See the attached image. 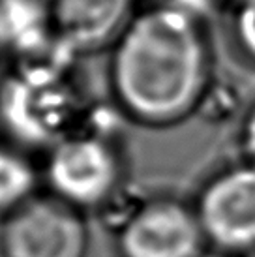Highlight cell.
<instances>
[{
  "label": "cell",
  "mask_w": 255,
  "mask_h": 257,
  "mask_svg": "<svg viewBox=\"0 0 255 257\" xmlns=\"http://www.w3.org/2000/svg\"><path fill=\"white\" fill-rule=\"evenodd\" d=\"M205 15L180 4L137 10L109 51V94L122 120L167 130L206 107L216 51Z\"/></svg>",
  "instance_id": "6da1fadb"
},
{
  "label": "cell",
  "mask_w": 255,
  "mask_h": 257,
  "mask_svg": "<svg viewBox=\"0 0 255 257\" xmlns=\"http://www.w3.org/2000/svg\"><path fill=\"white\" fill-rule=\"evenodd\" d=\"M73 64L60 51L19 60L0 86L4 139L43 154L88 120L94 107L75 81Z\"/></svg>",
  "instance_id": "7a4b0ae2"
},
{
  "label": "cell",
  "mask_w": 255,
  "mask_h": 257,
  "mask_svg": "<svg viewBox=\"0 0 255 257\" xmlns=\"http://www.w3.org/2000/svg\"><path fill=\"white\" fill-rule=\"evenodd\" d=\"M43 190L83 214L98 216L130 182L118 124L94 109L73 134L42 154Z\"/></svg>",
  "instance_id": "3957f363"
},
{
  "label": "cell",
  "mask_w": 255,
  "mask_h": 257,
  "mask_svg": "<svg viewBox=\"0 0 255 257\" xmlns=\"http://www.w3.org/2000/svg\"><path fill=\"white\" fill-rule=\"evenodd\" d=\"M210 253L255 257V165L236 158L216 167L191 197Z\"/></svg>",
  "instance_id": "277c9868"
},
{
  "label": "cell",
  "mask_w": 255,
  "mask_h": 257,
  "mask_svg": "<svg viewBox=\"0 0 255 257\" xmlns=\"http://www.w3.org/2000/svg\"><path fill=\"white\" fill-rule=\"evenodd\" d=\"M111 238L116 257L210 255L193 201L177 193H145Z\"/></svg>",
  "instance_id": "5b68a950"
},
{
  "label": "cell",
  "mask_w": 255,
  "mask_h": 257,
  "mask_svg": "<svg viewBox=\"0 0 255 257\" xmlns=\"http://www.w3.org/2000/svg\"><path fill=\"white\" fill-rule=\"evenodd\" d=\"M86 214L42 190L0 221V257H86Z\"/></svg>",
  "instance_id": "8992f818"
},
{
  "label": "cell",
  "mask_w": 255,
  "mask_h": 257,
  "mask_svg": "<svg viewBox=\"0 0 255 257\" xmlns=\"http://www.w3.org/2000/svg\"><path fill=\"white\" fill-rule=\"evenodd\" d=\"M135 14V0H49L55 45L73 60L111 51Z\"/></svg>",
  "instance_id": "52a82bcc"
},
{
  "label": "cell",
  "mask_w": 255,
  "mask_h": 257,
  "mask_svg": "<svg viewBox=\"0 0 255 257\" xmlns=\"http://www.w3.org/2000/svg\"><path fill=\"white\" fill-rule=\"evenodd\" d=\"M43 190L42 169L34 154L0 139V221Z\"/></svg>",
  "instance_id": "ba28073f"
},
{
  "label": "cell",
  "mask_w": 255,
  "mask_h": 257,
  "mask_svg": "<svg viewBox=\"0 0 255 257\" xmlns=\"http://www.w3.org/2000/svg\"><path fill=\"white\" fill-rule=\"evenodd\" d=\"M231 40L238 55L255 68V0L231 4Z\"/></svg>",
  "instance_id": "9c48e42d"
},
{
  "label": "cell",
  "mask_w": 255,
  "mask_h": 257,
  "mask_svg": "<svg viewBox=\"0 0 255 257\" xmlns=\"http://www.w3.org/2000/svg\"><path fill=\"white\" fill-rule=\"evenodd\" d=\"M236 149H238L240 160L255 165V101L240 116L238 134H236Z\"/></svg>",
  "instance_id": "30bf717a"
},
{
  "label": "cell",
  "mask_w": 255,
  "mask_h": 257,
  "mask_svg": "<svg viewBox=\"0 0 255 257\" xmlns=\"http://www.w3.org/2000/svg\"><path fill=\"white\" fill-rule=\"evenodd\" d=\"M150 4H180V6H188L199 12H205L208 10V2L210 0H149Z\"/></svg>",
  "instance_id": "8fae6325"
},
{
  "label": "cell",
  "mask_w": 255,
  "mask_h": 257,
  "mask_svg": "<svg viewBox=\"0 0 255 257\" xmlns=\"http://www.w3.org/2000/svg\"><path fill=\"white\" fill-rule=\"evenodd\" d=\"M220 2H227V4H234V2H238V0H220Z\"/></svg>",
  "instance_id": "7c38bea8"
},
{
  "label": "cell",
  "mask_w": 255,
  "mask_h": 257,
  "mask_svg": "<svg viewBox=\"0 0 255 257\" xmlns=\"http://www.w3.org/2000/svg\"><path fill=\"white\" fill-rule=\"evenodd\" d=\"M208 257H229V255H216V253H210Z\"/></svg>",
  "instance_id": "4fadbf2b"
}]
</instances>
